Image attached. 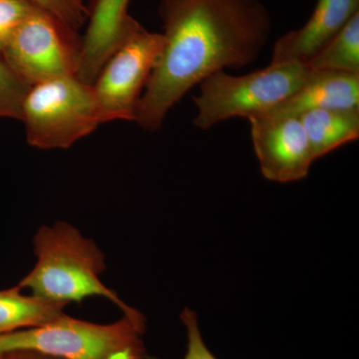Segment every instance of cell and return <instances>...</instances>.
<instances>
[{
	"instance_id": "6da1fadb",
	"label": "cell",
	"mask_w": 359,
	"mask_h": 359,
	"mask_svg": "<svg viewBox=\"0 0 359 359\" xmlns=\"http://www.w3.org/2000/svg\"><path fill=\"white\" fill-rule=\"evenodd\" d=\"M164 47L134 121L156 131L187 92L224 68L249 65L269 39L271 20L257 0H162Z\"/></svg>"
},
{
	"instance_id": "d6986e66",
	"label": "cell",
	"mask_w": 359,
	"mask_h": 359,
	"mask_svg": "<svg viewBox=\"0 0 359 359\" xmlns=\"http://www.w3.org/2000/svg\"><path fill=\"white\" fill-rule=\"evenodd\" d=\"M0 359H62L55 356L48 355L32 351V349H20V351H8V353H0Z\"/></svg>"
},
{
	"instance_id": "8992f818",
	"label": "cell",
	"mask_w": 359,
	"mask_h": 359,
	"mask_svg": "<svg viewBox=\"0 0 359 359\" xmlns=\"http://www.w3.org/2000/svg\"><path fill=\"white\" fill-rule=\"evenodd\" d=\"M82 39L53 14L35 6L2 58L28 86L76 75Z\"/></svg>"
},
{
	"instance_id": "ac0fdd59",
	"label": "cell",
	"mask_w": 359,
	"mask_h": 359,
	"mask_svg": "<svg viewBox=\"0 0 359 359\" xmlns=\"http://www.w3.org/2000/svg\"><path fill=\"white\" fill-rule=\"evenodd\" d=\"M180 320L185 327L187 334V351L184 359H218L203 339L197 313L185 308L180 314Z\"/></svg>"
},
{
	"instance_id": "3957f363",
	"label": "cell",
	"mask_w": 359,
	"mask_h": 359,
	"mask_svg": "<svg viewBox=\"0 0 359 359\" xmlns=\"http://www.w3.org/2000/svg\"><path fill=\"white\" fill-rule=\"evenodd\" d=\"M145 332L146 318L137 309L110 325L62 313L41 327L0 335V353L32 349L62 359H148Z\"/></svg>"
},
{
	"instance_id": "4fadbf2b",
	"label": "cell",
	"mask_w": 359,
	"mask_h": 359,
	"mask_svg": "<svg viewBox=\"0 0 359 359\" xmlns=\"http://www.w3.org/2000/svg\"><path fill=\"white\" fill-rule=\"evenodd\" d=\"M66 306L23 294L18 285L0 290V335L46 325L65 313Z\"/></svg>"
},
{
	"instance_id": "5b68a950",
	"label": "cell",
	"mask_w": 359,
	"mask_h": 359,
	"mask_svg": "<svg viewBox=\"0 0 359 359\" xmlns=\"http://www.w3.org/2000/svg\"><path fill=\"white\" fill-rule=\"evenodd\" d=\"M21 121L28 144L44 150L69 148L101 124L93 87L76 75L30 86Z\"/></svg>"
},
{
	"instance_id": "9c48e42d",
	"label": "cell",
	"mask_w": 359,
	"mask_h": 359,
	"mask_svg": "<svg viewBox=\"0 0 359 359\" xmlns=\"http://www.w3.org/2000/svg\"><path fill=\"white\" fill-rule=\"evenodd\" d=\"M130 0H92L76 76L92 85L113 52L139 25L128 13Z\"/></svg>"
},
{
	"instance_id": "52a82bcc",
	"label": "cell",
	"mask_w": 359,
	"mask_h": 359,
	"mask_svg": "<svg viewBox=\"0 0 359 359\" xmlns=\"http://www.w3.org/2000/svg\"><path fill=\"white\" fill-rule=\"evenodd\" d=\"M164 42L162 33L149 32L139 23L113 52L92 84L101 123L134 121Z\"/></svg>"
},
{
	"instance_id": "277c9868",
	"label": "cell",
	"mask_w": 359,
	"mask_h": 359,
	"mask_svg": "<svg viewBox=\"0 0 359 359\" xmlns=\"http://www.w3.org/2000/svg\"><path fill=\"white\" fill-rule=\"evenodd\" d=\"M309 73L304 63L271 65L244 76H233L224 70L201 82L195 97L196 126L209 129L233 117H257L275 109L299 89Z\"/></svg>"
},
{
	"instance_id": "8fae6325",
	"label": "cell",
	"mask_w": 359,
	"mask_h": 359,
	"mask_svg": "<svg viewBox=\"0 0 359 359\" xmlns=\"http://www.w3.org/2000/svg\"><path fill=\"white\" fill-rule=\"evenodd\" d=\"M316 109H359V74L309 70L299 89L269 113L299 116Z\"/></svg>"
},
{
	"instance_id": "7a4b0ae2",
	"label": "cell",
	"mask_w": 359,
	"mask_h": 359,
	"mask_svg": "<svg viewBox=\"0 0 359 359\" xmlns=\"http://www.w3.org/2000/svg\"><path fill=\"white\" fill-rule=\"evenodd\" d=\"M33 250L36 264L18 283L21 290L28 289L41 299L65 304L104 297L123 313L135 311L101 282L100 276L107 269L102 250L70 224L57 222L40 226L33 238Z\"/></svg>"
},
{
	"instance_id": "ba28073f",
	"label": "cell",
	"mask_w": 359,
	"mask_h": 359,
	"mask_svg": "<svg viewBox=\"0 0 359 359\" xmlns=\"http://www.w3.org/2000/svg\"><path fill=\"white\" fill-rule=\"evenodd\" d=\"M249 121L252 145L264 178L290 183L308 176L316 160L299 116L266 113Z\"/></svg>"
},
{
	"instance_id": "9a60e30c",
	"label": "cell",
	"mask_w": 359,
	"mask_h": 359,
	"mask_svg": "<svg viewBox=\"0 0 359 359\" xmlns=\"http://www.w3.org/2000/svg\"><path fill=\"white\" fill-rule=\"evenodd\" d=\"M28 86L0 55V118L21 120Z\"/></svg>"
},
{
	"instance_id": "e0dca14e",
	"label": "cell",
	"mask_w": 359,
	"mask_h": 359,
	"mask_svg": "<svg viewBox=\"0 0 359 359\" xmlns=\"http://www.w3.org/2000/svg\"><path fill=\"white\" fill-rule=\"evenodd\" d=\"M35 6L53 14L71 29L78 32L88 20V7L82 0H29Z\"/></svg>"
},
{
	"instance_id": "30bf717a",
	"label": "cell",
	"mask_w": 359,
	"mask_h": 359,
	"mask_svg": "<svg viewBox=\"0 0 359 359\" xmlns=\"http://www.w3.org/2000/svg\"><path fill=\"white\" fill-rule=\"evenodd\" d=\"M359 0H318L302 27L276 42L271 65L306 63L359 13Z\"/></svg>"
},
{
	"instance_id": "5bb4252c",
	"label": "cell",
	"mask_w": 359,
	"mask_h": 359,
	"mask_svg": "<svg viewBox=\"0 0 359 359\" xmlns=\"http://www.w3.org/2000/svg\"><path fill=\"white\" fill-rule=\"evenodd\" d=\"M309 70H332L359 74V13L311 60Z\"/></svg>"
},
{
	"instance_id": "2e32d148",
	"label": "cell",
	"mask_w": 359,
	"mask_h": 359,
	"mask_svg": "<svg viewBox=\"0 0 359 359\" xmlns=\"http://www.w3.org/2000/svg\"><path fill=\"white\" fill-rule=\"evenodd\" d=\"M34 6L29 0H0V55Z\"/></svg>"
},
{
	"instance_id": "7c38bea8",
	"label": "cell",
	"mask_w": 359,
	"mask_h": 359,
	"mask_svg": "<svg viewBox=\"0 0 359 359\" xmlns=\"http://www.w3.org/2000/svg\"><path fill=\"white\" fill-rule=\"evenodd\" d=\"M299 117L314 160L358 139L359 109L309 110Z\"/></svg>"
}]
</instances>
